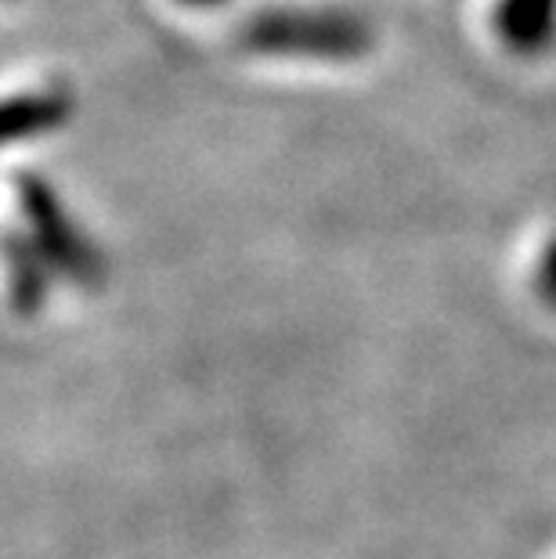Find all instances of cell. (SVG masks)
I'll list each match as a JSON object with an SVG mask.
<instances>
[{
    "label": "cell",
    "instance_id": "6da1fadb",
    "mask_svg": "<svg viewBox=\"0 0 556 559\" xmlns=\"http://www.w3.org/2000/svg\"><path fill=\"white\" fill-rule=\"evenodd\" d=\"M369 40L365 22L336 8H275L253 15L242 29L246 51L318 62H351L369 51Z\"/></svg>",
    "mask_w": 556,
    "mask_h": 559
},
{
    "label": "cell",
    "instance_id": "7a4b0ae2",
    "mask_svg": "<svg viewBox=\"0 0 556 559\" xmlns=\"http://www.w3.org/2000/svg\"><path fill=\"white\" fill-rule=\"evenodd\" d=\"M22 206L29 213L33 224V249L37 257L51 260L58 271H66L73 282H98L102 275V257L94 253V246L76 231V224L69 221L62 202L51 195V188L40 185L37 177L22 181Z\"/></svg>",
    "mask_w": 556,
    "mask_h": 559
},
{
    "label": "cell",
    "instance_id": "3957f363",
    "mask_svg": "<svg viewBox=\"0 0 556 559\" xmlns=\"http://www.w3.org/2000/svg\"><path fill=\"white\" fill-rule=\"evenodd\" d=\"M488 26L513 55H539L556 37V0H484Z\"/></svg>",
    "mask_w": 556,
    "mask_h": 559
},
{
    "label": "cell",
    "instance_id": "277c9868",
    "mask_svg": "<svg viewBox=\"0 0 556 559\" xmlns=\"http://www.w3.org/2000/svg\"><path fill=\"white\" fill-rule=\"evenodd\" d=\"M73 102H69L66 91H44V94H26V98H11L8 112H4V130L8 138H33L40 130L62 127Z\"/></svg>",
    "mask_w": 556,
    "mask_h": 559
},
{
    "label": "cell",
    "instance_id": "5b68a950",
    "mask_svg": "<svg viewBox=\"0 0 556 559\" xmlns=\"http://www.w3.org/2000/svg\"><path fill=\"white\" fill-rule=\"evenodd\" d=\"M29 253L33 249H26L19 239H11V275H15V300H19V311H33V307L40 304L44 296V278L37 271V260L29 264Z\"/></svg>",
    "mask_w": 556,
    "mask_h": 559
},
{
    "label": "cell",
    "instance_id": "8992f818",
    "mask_svg": "<svg viewBox=\"0 0 556 559\" xmlns=\"http://www.w3.org/2000/svg\"><path fill=\"white\" fill-rule=\"evenodd\" d=\"M539 293H542V300H549L556 307V239L546 246V253H542V264H539Z\"/></svg>",
    "mask_w": 556,
    "mask_h": 559
}]
</instances>
